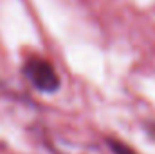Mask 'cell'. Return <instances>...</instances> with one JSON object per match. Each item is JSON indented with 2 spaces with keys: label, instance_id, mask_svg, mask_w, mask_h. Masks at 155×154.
<instances>
[{
  "label": "cell",
  "instance_id": "1",
  "mask_svg": "<svg viewBox=\"0 0 155 154\" xmlns=\"http://www.w3.org/2000/svg\"><path fill=\"white\" fill-rule=\"evenodd\" d=\"M24 75L25 78L33 83L35 89H38L40 93H45V94H52L60 89V76L58 73L54 71V67L40 58V56H33L25 62L24 65Z\"/></svg>",
  "mask_w": 155,
  "mask_h": 154
},
{
  "label": "cell",
  "instance_id": "2",
  "mask_svg": "<svg viewBox=\"0 0 155 154\" xmlns=\"http://www.w3.org/2000/svg\"><path fill=\"white\" fill-rule=\"evenodd\" d=\"M108 147H110V151L112 154H137L132 147H128L126 143H123V142H119V140H108Z\"/></svg>",
  "mask_w": 155,
  "mask_h": 154
}]
</instances>
